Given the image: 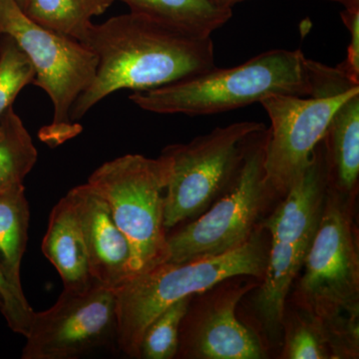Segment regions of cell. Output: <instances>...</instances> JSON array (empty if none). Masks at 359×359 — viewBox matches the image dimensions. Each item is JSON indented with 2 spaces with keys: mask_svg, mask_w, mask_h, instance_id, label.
Here are the masks:
<instances>
[{
  "mask_svg": "<svg viewBox=\"0 0 359 359\" xmlns=\"http://www.w3.org/2000/svg\"><path fill=\"white\" fill-rule=\"evenodd\" d=\"M313 240L271 241L263 285L255 299V308L271 335L280 334L287 294L304 266Z\"/></svg>",
  "mask_w": 359,
  "mask_h": 359,
  "instance_id": "cell-14",
  "label": "cell"
},
{
  "mask_svg": "<svg viewBox=\"0 0 359 359\" xmlns=\"http://www.w3.org/2000/svg\"><path fill=\"white\" fill-rule=\"evenodd\" d=\"M82 43L95 54L98 65L93 82L73 105L74 122L119 90L158 88L216 66L212 36L133 13L92 23Z\"/></svg>",
  "mask_w": 359,
  "mask_h": 359,
  "instance_id": "cell-1",
  "label": "cell"
},
{
  "mask_svg": "<svg viewBox=\"0 0 359 359\" xmlns=\"http://www.w3.org/2000/svg\"><path fill=\"white\" fill-rule=\"evenodd\" d=\"M311 320V318H309ZM323 330L311 320H297L290 325L283 358L289 359L332 358Z\"/></svg>",
  "mask_w": 359,
  "mask_h": 359,
  "instance_id": "cell-22",
  "label": "cell"
},
{
  "mask_svg": "<svg viewBox=\"0 0 359 359\" xmlns=\"http://www.w3.org/2000/svg\"><path fill=\"white\" fill-rule=\"evenodd\" d=\"M268 254L259 235L252 233L244 245L226 254L183 263L166 262L132 276L114 290L118 348L129 358H139L146 328L165 309L237 276L263 278Z\"/></svg>",
  "mask_w": 359,
  "mask_h": 359,
  "instance_id": "cell-3",
  "label": "cell"
},
{
  "mask_svg": "<svg viewBox=\"0 0 359 359\" xmlns=\"http://www.w3.org/2000/svg\"><path fill=\"white\" fill-rule=\"evenodd\" d=\"M0 297L2 314L8 323V327L15 334H28L34 311L28 304L26 297H21L8 285L0 271Z\"/></svg>",
  "mask_w": 359,
  "mask_h": 359,
  "instance_id": "cell-23",
  "label": "cell"
},
{
  "mask_svg": "<svg viewBox=\"0 0 359 359\" xmlns=\"http://www.w3.org/2000/svg\"><path fill=\"white\" fill-rule=\"evenodd\" d=\"M116 0H28L23 11L35 22L82 42L92 25Z\"/></svg>",
  "mask_w": 359,
  "mask_h": 359,
  "instance_id": "cell-18",
  "label": "cell"
},
{
  "mask_svg": "<svg viewBox=\"0 0 359 359\" xmlns=\"http://www.w3.org/2000/svg\"><path fill=\"white\" fill-rule=\"evenodd\" d=\"M340 18L351 33V43L347 48L346 60L337 67L359 83V9H344L340 13Z\"/></svg>",
  "mask_w": 359,
  "mask_h": 359,
  "instance_id": "cell-24",
  "label": "cell"
},
{
  "mask_svg": "<svg viewBox=\"0 0 359 359\" xmlns=\"http://www.w3.org/2000/svg\"><path fill=\"white\" fill-rule=\"evenodd\" d=\"M355 87L334 96L271 95L261 101L271 120L264 168L273 195L283 196L304 173L340 105Z\"/></svg>",
  "mask_w": 359,
  "mask_h": 359,
  "instance_id": "cell-10",
  "label": "cell"
},
{
  "mask_svg": "<svg viewBox=\"0 0 359 359\" xmlns=\"http://www.w3.org/2000/svg\"><path fill=\"white\" fill-rule=\"evenodd\" d=\"M22 359H76L102 347H118L115 290L94 285L82 292L63 290L50 309L34 313Z\"/></svg>",
  "mask_w": 359,
  "mask_h": 359,
  "instance_id": "cell-9",
  "label": "cell"
},
{
  "mask_svg": "<svg viewBox=\"0 0 359 359\" xmlns=\"http://www.w3.org/2000/svg\"><path fill=\"white\" fill-rule=\"evenodd\" d=\"M70 192L83 226L92 278L98 285L117 289L133 276L128 240L115 223L109 205L88 183Z\"/></svg>",
  "mask_w": 359,
  "mask_h": 359,
  "instance_id": "cell-12",
  "label": "cell"
},
{
  "mask_svg": "<svg viewBox=\"0 0 359 359\" xmlns=\"http://www.w3.org/2000/svg\"><path fill=\"white\" fill-rule=\"evenodd\" d=\"M1 306H2V301H1V297H0V309H1Z\"/></svg>",
  "mask_w": 359,
  "mask_h": 359,
  "instance_id": "cell-28",
  "label": "cell"
},
{
  "mask_svg": "<svg viewBox=\"0 0 359 359\" xmlns=\"http://www.w3.org/2000/svg\"><path fill=\"white\" fill-rule=\"evenodd\" d=\"M16 2H18V6H20L21 8L25 9L28 0H16Z\"/></svg>",
  "mask_w": 359,
  "mask_h": 359,
  "instance_id": "cell-27",
  "label": "cell"
},
{
  "mask_svg": "<svg viewBox=\"0 0 359 359\" xmlns=\"http://www.w3.org/2000/svg\"><path fill=\"white\" fill-rule=\"evenodd\" d=\"M130 13L141 14L185 32L212 36L233 16L231 9L219 8L209 0H120Z\"/></svg>",
  "mask_w": 359,
  "mask_h": 359,
  "instance_id": "cell-17",
  "label": "cell"
},
{
  "mask_svg": "<svg viewBox=\"0 0 359 359\" xmlns=\"http://www.w3.org/2000/svg\"><path fill=\"white\" fill-rule=\"evenodd\" d=\"M264 129L262 123H233L190 143L163 150L171 162L165 196V230L199 217L230 188L250 143Z\"/></svg>",
  "mask_w": 359,
  "mask_h": 359,
  "instance_id": "cell-7",
  "label": "cell"
},
{
  "mask_svg": "<svg viewBox=\"0 0 359 359\" xmlns=\"http://www.w3.org/2000/svg\"><path fill=\"white\" fill-rule=\"evenodd\" d=\"M266 137V128L257 135L237 176L216 204L195 221L168 236L167 262L183 263L219 256L250 240L264 204L273 196L264 174Z\"/></svg>",
  "mask_w": 359,
  "mask_h": 359,
  "instance_id": "cell-8",
  "label": "cell"
},
{
  "mask_svg": "<svg viewBox=\"0 0 359 359\" xmlns=\"http://www.w3.org/2000/svg\"><path fill=\"white\" fill-rule=\"evenodd\" d=\"M170 172L167 156L128 154L104 163L89 177V185L106 201L128 240L132 276L168 261L164 209Z\"/></svg>",
  "mask_w": 359,
  "mask_h": 359,
  "instance_id": "cell-6",
  "label": "cell"
},
{
  "mask_svg": "<svg viewBox=\"0 0 359 359\" xmlns=\"http://www.w3.org/2000/svg\"><path fill=\"white\" fill-rule=\"evenodd\" d=\"M35 74L29 59L8 35H0V118Z\"/></svg>",
  "mask_w": 359,
  "mask_h": 359,
  "instance_id": "cell-21",
  "label": "cell"
},
{
  "mask_svg": "<svg viewBox=\"0 0 359 359\" xmlns=\"http://www.w3.org/2000/svg\"><path fill=\"white\" fill-rule=\"evenodd\" d=\"M250 287H229L216 294L197 316L184 318L178 354L204 359H262L264 347L257 334L243 325L236 309Z\"/></svg>",
  "mask_w": 359,
  "mask_h": 359,
  "instance_id": "cell-11",
  "label": "cell"
},
{
  "mask_svg": "<svg viewBox=\"0 0 359 359\" xmlns=\"http://www.w3.org/2000/svg\"><path fill=\"white\" fill-rule=\"evenodd\" d=\"M4 34L25 52L34 69L32 84L44 90L53 104V120L40 130V140L56 147L81 133L82 126L71 119V111L95 78V54L79 40L35 22L16 0H0Z\"/></svg>",
  "mask_w": 359,
  "mask_h": 359,
  "instance_id": "cell-5",
  "label": "cell"
},
{
  "mask_svg": "<svg viewBox=\"0 0 359 359\" xmlns=\"http://www.w3.org/2000/svg\"><path fill=\"white\" fill-rule=\"evenodd\" d=\"M36 148L13 107L0 118V194L22 185L36 164Z\"/></svg>",
  "mask_w": 359,
  "mask_h": 359,
  "instance_id": "cell-19",
  "label": "cell"
},
{
  "mask_svg": "<svg viewBox=\"0 0 359 359\" xmlns=\"http://www.w3.org/2000/svg\"><path fill=\"white\" fill-rule=\"evenodd\" d=\"M323 142L328 186L341 195L353 194L359 176V93L340 105Z\"/></svg>",
  "mask_w": 359,
  "mask_h": 359,
  "instance_id": "cell-15",
  "label": "cell"
},
{
  "mask_svg": "<svg viewBox=\"0 0 359 359\" xmlns=\"http://www.w3.org/2000/svg\"><path fill=\"white\" fill-rule=\"evenodd\" d=\"M328 1L341 4L344 9H353V11L359 9V0H328Z\"/></svg>",
  "mask_w": 359,
  "mask_h": 359,
  "instance_id": "cell-26",
  "label": "cell"
},
{
  "mask_svg": "<svg viewBox=\"0 0 359 359\" xmlns=\"http://www.w3.org/2000/svg\"><path fill=\"white\" fill-rule=\"evenodd\" d=\"M41 250L60 275L65 290L82 292L96 285L81 218L70 191L52 209Z\"/></svg>",
  "mask_w": 359,
  "mask_h": 359,
  "instance_id": "cell-13",
  "label": "cell"
},
{
  "mask_svg": "<svg viewBox=\"0 0 359 359\" xmlns=\"http://www.w3.org/2000/svg\"><path fill=\"white\" fill-rule=\"evenodd\" d=\"M342 201L341 194L328 186L297 290L299 304L320 325L332 351L335 339L340 346L347 339L358 349V255L351 215Z\"/></svg>",
  "mask_w": 359,
  "mask_h": 359,
  "instance_id": "cell-4",
  "label": "cell"
},
{
  "mask_svg": "<svg viewBox=\"0 0 359 359\" xmlns=\"http://www.w3.org/2000/svg\"><path fill=\"white\" fill-rule=\"evenodd\" d=\"M29 219V204L23 184L0 194V271L21 297H25L20 268L27 247Z\"/></svg>",
  "mask_w": 359,
  "mask_h": 359,
  "instance_id": "cell-16",
  "label": "cell"
},
{
  "mask_svg": "<svg viewBox=\"0 0 359 359\" xmlns=\"http://www.w3.org/2000/svg\"><path fill=\"white\" fill-rule=\"evenodd\" d=\"M313 95L311 59L301 49H275L231 68L211 69L130 100L157 114L214 115L261 103L271 95Z\"/></svg>",
  "mask_w": 359,
  "mask_h": 359,
  "instance_id": "cell-2",
  "label": "cell"
},
{
  "mask_svg": "<svg viewBox=\"0 0 359 359\" xmlns=\"http://www.w3.org/2000/svg\"><path fill=\"white\" fill-rule=\"evenodd\" d=\"M211 4L219 8L231 9L233 11V7L237 6L242 2L249 1V0H209Z\"/></svg>",
  "mask_w": 359,
  "mask_h": 359,
  "instance_id": "cell-25",
  "label": "cell"
},
{
  "mask_svg": "<svg viewBox=\"0 0 359 359\" xmlns=\"http://www.w3.org/2000/svg\"><path fill=\"white\" fill-rule=\"evenodd\" d=\"M193 297L180 299L165 309L146 328L142 337L139 358L172 359L179 348L180 330Z\"/></svg>",
  "mask_w": 359,
  "mask_h": 359,
  "instance_id": "cell-20",
  "label": "cell"
}]
</instances>
